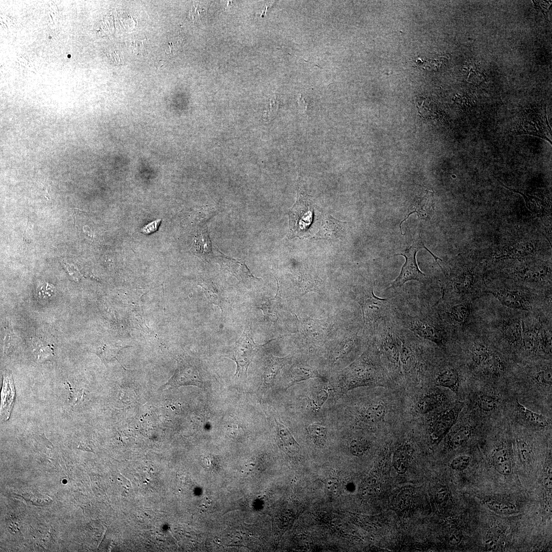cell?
I'll use <instances>...</instances> for the list:
<instances>
[{
	"label": "cell",
	"instance_id": "50",
	"mask_svg": "<svg viewBox=\"0 0 552 552\" xmlns=\"http://www.w3.org/2000/svg\"><path fill=\"white\" fill-rule=\"evenodd\" d=\"M161 219L152 221L142 228L141 232L145 234H149L155 232L159 225Z\"/></svg>",
	"mask_w": 552,
	"mask_h": 552
},
{
	"label": "cell",
	"instance_id": "44",
	"mask_svg": "<svg viewBox=\"0 0 552 552\" xmlns=\"http://www.w3.org/2000/svg\"><path fill=\"white\" fill-rule=\"evenodd\" d=\"M55 293L54 286L48 283H45L38 287L36 294L38 298L41 301L50 299Z\"/></svg>",
	"mask_w": 552,
	"mask_h": 552
},
{
	"label": "cell",
	"instance_id": "27",
	"mask_svg": "<svg viewBox=\"0 0 552 552\" xmlns=\"http://www.w3.org/2000/svg\"><path fill=\"white\" fill-rule=\"evenodd\" d=\"M201 285L209 301L212 304L219 306L223 311L225 301L220 290L212 281L206 280L201 282Z\"/></svg>",
	"mask_w": 552,
	"mask_h": 552
},
{
	"label": "cell",
	"instance_id": "11",
	"mask_svg": "<svg viewBox=\"0 0 552 552\" xmlns=\"http://www.w3.org/2000/svg\"><path fill=\"white\" fill-rule=\"evenodd\" d=\"M344 222L327 215L322 221L319 231L314 236L315 240H335L339 239L343 232Z\"/></svg>",
	"mask_w": 552,
	"mask_h": 552
},
{
	"label": "cell",
	"instance_id": "20",
	"mask_svg": "<svg viewBox=\"0 0 552 552\" xmlns=\"http://www.w3.org/2000/svg\"><path fill=\"white\" fill-rule=\"evenodd\" d=\"M278 289L275 295L259 307L263 311L264 317L271 321H276L279 317L282 306L279 290V286L277 280Z\"/></svg>",
	"mask_w": 552,
	"mask_h": 552
},
{
	"label": "cell",
	"instance_id": "21",
	"mask_svg": "<svg viewBox=\"0 0 552 552\" xmlns=\"http://www.w3.org/2000/svg\"><path fill=\"white\" fill-rule=\"evenodd\" d=\"M471 434L472 429L469 425H463L458 426L450 433L448 448L451 450L462 446L469 440Z\"/></svg>",
	"mask_w": 552,
	"mask_h": 552
},
{
	"label": "cell",
	"instance_id": "53",
	"mask_svg": "<svg viewBox=\"0 0 552 552\" xmlns=\"http://www.w3.org/2000/svg\"><path fill=\"white\" fill-rule=\"evenodd\" d=\"M461 540V537L459 535L456 534H452L449 537V541L453 544H456L459 542Z\"/></svg>",
	"mask_w": 552,
	"mask_h": 552
},
{
	"label": "cell",
	"instance_id": "40",
	"mask_svg": "<svg viewBox=\"0 0 552 552\" xmlns=\"http://www.w3.org/2000/svg\"><path fill=\"white\" fill-rule=\"evenodd\" d=\"M517 448L519 458L523 464H528L531 461L532 450L530 445L523 440L518 439Z\"/></svg>",
	"mask_w": 552,
	"mask_h": 552
},
{
	"label": "cell",
	"instance_id": "31",
	"mask_svg": "<svg viewBox=\"0 0 552 552\" xmlns=\"http://www.w3.org/2000/svg\"><path fill=\"white\" fill-rule=\"evenodd\" d=\"M484 504L490 510L501 515H509L517 513L515 505L512 503L494 499L484 500Z\"/></svg>",
	"mask_w": 552,
	"mask_h": 552
},
{
	"label": "cell",
	"instance_id": "16",
	"mask_svg": "<svg viewBox=\"0 0 552 552\" xmlns=\"http://www.w3.org/2000/svg\"><path fill=\"white\" fill-rule=\"evenodd\" d=\"M493 465L495 470L503 475H510L512 471L511 456L509 448L505 445L495 449L492 456Z\"/></svg>",
	"mask_w": 552,
	"mask_h": 552
},
{
	"label": "cell",
	"instance_id": "37",
	"mask_svg": "<svg viewBox=\"0 0 552 552\" xmlns=\"http://www.w3.org/2000/svg\"><path fill=\"white\" fill-rule=\"evenodd\" d=\"M474 281V272L468 270L464 272L456 281V287L461 292H468L472 288Z\"/></svg>",
	"mask_w": 552,
	"mask_h": 552
},
{
	"label": "cell",
	"instance_id": "12",
	"mask_svg": "<svg viewBox=\"0 0 552 552\" xmlns=\"http://www.w3.org/2000/svg\"><path fill=\"white\" fill-rule=\"evenodd\" d=\"M192 250L196 255L203 260L209 261L213 257L212 243L206 227H202L197 232L195 236Z\"/></svg>",
	"mask_w": 552,
	"mask_h": 552
},
{
	"label": "cell",
	"instance_id": "19",
	"mask_svg": "<svg viewBox=\"0 0 552 552\" xmlns=\"http://www.w3.org/2000/svg\"><path fill=\"white\" fill-rule=\"evenodd\" d=\"M436 385L447 388L457 394L459 387V375L456 370L448 369L439 373L435 378Z\"/></svg>",
	"mask_w": 552,
	"mask_h": 552
},
{
	"label": "cell",
	"instance_id": "39",
	"mask_svg": "<svg viewBox=\"0 0 552 552\" xmlns=\"http://www.w3.org/2000/svg\"><path fill=\"white\" fill-rule=\"evenodd\" d=\"M522 195L525 197L527 207L531 212L537 215H542L546 212V205L541 199L535 197Z\"/></svg>",
	"mask_w": 552,
	"mask_h": 552
},
{
	"label": "cell",
	"instance_id": "48",
	"mask_svg": "<svg viewBox=\"0 0 552 552\" xmlns=\"http://www.w3.org/2000/svg\"><path fill=\"white\" fill-rule=\"evenodd\" d=\"M341 483L339 477H330L327 480V489L333 493L340 492Z\"/></svg>",
	"mask_w": 552,
	"mask_h": 552
},
{
	"label": "cell",
	"instance_id": "43",
	"mask_svg": "<svg viewBox=\"0 0 552 552\" xmlns=\"http://www.w3.org/2000/svg\"><path fill=\"white\" fill-rule=\"evenodd\" d=\"M501 535V530L497 527L490 529L485 538L486 547L489 549H493L496 547Z\"/></svg>",
	"mask_w": 552,
	"mask_h": 552
},
{
	"label": "cell",
	"instance_id": "34",
	"mask_svg": "<svg viewBox=\"0 0 552 552\" xmlns=\"http://www.w3.org/2000/svg\"><path fill=\"white\" fill-rule=\"evenodd\" d=\"M308 431L314 444L318 447H324L327 439L326 427L317 423H313L308 426Z\"/></svg>",
	"mask_w": 552,
	"mask_h": 552
},
{
	"label": "cell",
	"instance_id": "5",
	"mask_svg": "<svg viewBox=\"0 0 552 552\" xmlns=\"http://www.w3.org/2000/svg\"><path fill=\"white\" fill-rule=\"evenodd\" d=\"M463 407V403H457L436 418L433 422L431 432L434 442H439L449 432L455 424Z\"/></svg>",
	"mask_w": 552,
	"mask_h": 552
},
{
	"label": "cell",
	"instance_id": "2",
	"mask_svg": "<svg viewBox=\"0 0 552 552\" xmlns=\"http://www.w3.org/2000/svg\"><path fill=\"white\" fill-rule=\"evenodd\" d=\"M260 347L261 346L254 342L250 326L246 324L229 357L237 365L235 377L240 379L246 378L248 366Z\"/></svg>",
	"mask_w": 552,
	"mask_h": 552
},
{
	"label": "cell",
	"instance_id": "30",
	"mask_svg": "<svg viewBox=\"0 0 552 552\" xmlns=\"http://www.w3.org/2000/svg\"><path fill=\"white\" fill-rule=\"evenodd\" d=\"M477 407L484 412H490L496 410L500 405V400L497 396L490 393H482L476 399Z\"/></svg>",
	"mask_w": 552,
	"mask_h": 552
},
{
	"label": "cell",
	"instance_id": "10",
	"mask_svg": "<svg viewBox=\"0 0 552 552\" xmlns=\"http://www.w3.org/2000/svg\"><path fill=\"white\" fill-rule=\"evenodd\" d=\"M433 193L428 191L422 195L416 197L409 208L407 216L400 224L401 230V224L413 213L417 212L422 219H427L430 217L434 210Z\"/></svg>",
	"mask_w": 552,
	"mask_h": 552
},
{
	"label": "cell",
	"instance_id": "6",
	"mask_svg": "<svg viewBox=\"0 0 552 552\" xmlns=\"http://www.w3.org/2000/svg\"><path fill=\"white\" fill-rule=\"evenodd\" d=\"M217 251L218 255L214 257L215 260L221 268L226 270L238 280L246 283L258 279L251 273L244 261L227 256L218 249Z\"/></svg>",
	"mask_w": 552,
	"mask_h": 552
},
{
	"label": "cell",
	"instance_id": "47",
	"mask_svg": "<svg viewBox=\"0 0 552 552\" xmlns=\"http://www.w3.org/2000/svg\"><path fill=\"white\" fill-rule=\"evenodd\" d=\"M401 360L404 369L408 370L412 365V357L410 351L406 348H403L402 350Z\"/></svg>",
	"mask_w": 552,
	"mask_h": 552
},
{
	"label": "cell",
	"instance_id": "22",
	"mask_svg": "<svg viewBox=\"0 0 552 552\" xmlns=\"http://www.w3.org/2000/svg\"><path fill=\"white\" fill-rule=\"evenodd\" d=\"M386 413V407L381 403H377L370 405L363 409L360 413V417L364 422L374 424L381 421Z\"/></svg>",
	"mask_w": 552,
	"mask_h": 552
},
{
	"label": "cell",
	"instance_id": "38",
	"mask_svg": "<svg viewBox=\"0 0 552 552\" xmlns=\"http://www.w3.org/2000/svg\"><path fill=\"white\" fill-rule=\"evenodd\" d=\"M469 314L468 307L464 304H458L453 306L450 312L451 318L460 324L464 323L467 320Z\"/></svg>",
	"mask_w": 552,
	"mask_h": 552
},
{
	"label": "cell",
	"instance_id": "28",
	"mask_svg": "<svg viewBox=\"0 0 552 552\" xmlns=\"http://www.w3.org/2000/svg\"><path fill=\"white\" fill-rule=\"evenodd\" d=\"M516 403L519 412L530 424L540 428L546 427L548 425V421L544 416L530 410L521 404L518 400H516Z\"/></svg>",
	"mask_w": 552,
	"mask_h": 552
},
{
	"label": "cell",
	"instance_id": "36",
	"mask_svg": "<svg viewBox=\"0 0 552 552\" xmlns=\"http://www.w3.org/2000/svg\"><path fill=\"white\" fill-rule=\"evenodd\" d=\"M413 494L409 489H402L398 494L395 505L397 509L401 512L409 509L412 504Z\"/></svg>",
	"mask_w": 552,
	"mask_h": 552
},
{
	"label": "cell",
	"instance_id": "49",
	"mask_svg": "<svg viewBox=\"0 0 552 552\" xmlns=\"http://www.w3.org/2000/svg\"><path fill=\"white\" fill-rule=\"evenodd\" d=\"M435 500L438 503L444 502L448 497V491L446 487L444 486L439 487L435 491Z\"/></svg>",
	"mask_w": 552,
	"mask_h": 552
},
{
	"label": "cell",
	"instance_id": "13",
	"mask_svg": "<svg viewBox=\"0 0 552 552\" xmlns=\"http://www.w3.org/2000/svg\"><path fill=\"white\" fill-rule=\"evenodd\" d=\"M446 400V397L443 392L433 391L419 399L416 404L415 410L419 413H426L442 406Z\"/></svg>",
	"mask_w": 552,
	"mask_h": 552
},
{
	"label": "cell",
	"instance_id": "17",
	"mask_svg": "<svg viewBox=\"0 0 552 552\" xmlns=\"http://www.w3.org/2000/svg\"><path fill=\"white\" fill-rule=\"evenodd\" d=\"M14 397L15 390L11 376L7 374L4 379L1 404V417L5 420L9 417Z\"/></svg>",
	"mask_w": 552,
	"mask_h": 552
},
{
	"label": "cell",
	"instance_id": "25",
	"mask_svg": "<svg viewBox=\"0 0 552 552\" xmlns=\"http://www.w3.org/2000/svg\"><path fill=\"white\" fill-rule=\"evenodd\" d=\"M298 277L297 284L302 290L303 294L308 292H317L321 280L316 274L311 271L305 270Z\"/></svg>",
	"mask_w": 552,
	"mask_h": 552
},
{
	"label": "cell",
	"instance_id": "1",
	"mask_svg": "<svg viewBox=\"0 0 552 552\" xmlns=\"http://www.w3.org/2000/svg\"><path fill=\"white\" fill-rule=\"evenodd\" d=\"M379 382L374 367L359 360L341 372L334 389L340 396L359 386L379 385Z\"/></svg>",
	"mask_w": 552,
	"mask_h": 552
},
{
	"label": "cell",
	"instance_id": "26",
	"mask_svg": "<svg viewBox=\"0 0 552 552\" xmlns=\"http://www.w3.org/2000/svg\"><path fill=\"white\" fill-rule=\"evenodd\" d=\"M471 353L472 360L477 366L487 368L493 353L486 345L479 342L474 343Z\"/></svg>",
	"mask_w": 552,
	"mask_h": 552
},
{
	"label": "cell",
	"instance_id": "33",
	"mask_svg": "<svg viewBox=\"0 0 552 552\" xmlns=\"http://www.w3.org/2000/svg\"><path fill=\"white\" fill-rule=\"evenodd\" d=\"M524 350L531 353L537 352L540 346V334L534 330L523 332L522 342Z\"/></svg>",
	"mask_w": 552,
	"mask_h": 552
},
{
	"label": "cell",
	"instance_id": "35",
	"mask_svg": "<svg viewBox=\"0 0 552 552\" xmlns=\"http://www.w3.org/2000/svg\"><path fill=\"white\" fill-rule=\"evenodd\" d=\"M534 381L539 386L551 389V367L547 366L538 371L534 376Z\"/></svg>",
	"mask_w": 552,
	"mask_h": 552
},
{
	"label": "cell",
	"instance_id": "45",
	"mask_svg": "<svg viewBox=\"0 0 552 552\" xmlns=\"http://www.w3.org/2000/svg\"><path fill=\"white\" fill-rule=\"evenodd\" d=\"M471 461V458L469 455H461L453 459L450 463V467L455 470L463 471L468 467Z\"/></svg>",
	"mask_w": 552,
	"mask_h": 552
},
{
	"label": "cell",
	"instance_id": "18",
	"mask_svg": "<svg viewBox=\"0 0 552 552\" xmlns=\"http://www.w3.org/2000/svg\"><path fill=\"white\" fill-rule=\"evenodd\" d=\"M413 451L411 445L408 443L396 450L393 455V466L398 473L403 474L407 471Z\"/></svg>",
	"mask_w": 552,
	"mask_h": 552
},
{
	"label": "cell",
	"instance_id": "7",
	"mask_svg": "<svg viewBox=\"0 0 552 552\" xmlns=\"http://www.w3.org/2000/svg\"><path fill=\"white\" fill-rule=\"evenodd\" d=\"M165 385L174 387L193 385L203 388L204 383L195 367L188 363H181L174 375Z\"/></svg>",
	"mask_w": 552,
	"mask_h": 552
},
{
	"label": "cell",
	"instance_id": "3",
	"mask_svg": "<svg viewBox=\"0 0 552 552\" xmlns=\"http://www.w3.org/2000/svg\"><path fill=\"white\" fill-rule=\"evenodd\" d=\"M422 248L426 249L434 258L436 262L439 265L441 269L442 268L437 261V260H442L433 255L424 244L421 239L419 237L415 240L412 245L406 249L404 251L396 255H402L405 257L406 261L403 265L399 275L394 281L389 288L399 287L403 285L406 282L410 280H417L423 282L425 280L426 274L423 273L419 269L416 261V254L417 251Z\"/></svg>",
	"mask_w": 552,
	"mask_h": 552
},
{
	"label": "cell",
	"instance_id": "55",
	"mask_svg": "<svg viewBox=\"0 0 552 552\" xmlns=\"http://www.w3.org/2000/svg\"><path fill=\"white\" fill-rule=\"evenodd\" d=\"M70 55H68V57H71V56H70Z\"/></svg>",
	"mask_w": 552,
	"mask_h": 552
},
{
	"label": "cell",
	"instance_id": "24",
	"mask_svg": "<svg viewBox=\"0 0 552 552\" xmlns=\"http://www.w3.org/2000/svg\"><path fill=\"white\" fill-rule=\"evenodd\" d=\"M548 272L547 268L544 266L522 267L516 269L514 274L521 280L535 281L542 280Z\"/></svg>",
	"mask_w": 552,
	"mask_h": 552
},
{
	"label": "cell",
	"instance_id": "54",
	"mask_svg": "<svg viewBox=\"0 0 552 552\" xmlns=\"http://www.w3.org/2000/svg\"><path fill=\"white\" fill-rule=\"evenodd\" d=\"M298 103H299V106H300V109H302V111L305 110V107H304V106H305V105L304 102L303 101V99L301 97H300V98H299Z\"/></svg>",
	"mask_w": 552,
	"mask_h": 552
},
{
	"label": "cell",
	"instance_id": "14",
	"mask_svg": "<svg viewBox=\"0 0 552 552\" xmlns=\"http://www.w3.org/2000/svg\"><path fill=\"white\" fill-rule=\"evenodd\" d=\"M291 359L289 355L284 357H278L272 355L267 358L264 370V383L267 386L272 385L274 379L280 371Z\"/></svg>",
	"mask_w": 552,
	"mask_h": 552
},
{
	"label": "cell",
	"instance_id": "46",
	"mask_svg": "<svg viewBox=\"0 0 552 552\" xmlns=\"http://www.w3.org/2000/svg\"><path fill=\"white\" fill-rule=\"evenodd\" d=\"M543 479V485L545 492L551 493L552 479H551V459L547 465Z\"/></svg>",
	"mask_w": 552,
	"mask_h": 552
},
{
	"label": "cell",
	"instance_id": "51",
	"mask_svg": "<svg viewBox=\"0 0 552 552\" xmlns=\"http://www.w3.org/2000/svg\"><path fill=\"white\" fill-rule=\"evenodd\" d=\"M543 507L545 513L551 514V493L545 492L543 498Z\"/></svg>",
	"mask_w": 552,
	"mask_h": 552
},
{
	"label": "cell",
	"instance_id": "9",
	"mask_svg": "<svg viewBox=\"0 0 552 552\" xmlns=\"http://www.w3.org/2000/svg\"><path fill=\"white\" fill-rule=\"evenodd\" d=\"M504 306L516 309L527 310L528 301L522 291L503 289L491 292Z\"/></svg>",
	"mask_w": 552,
	"mask_h": 552
},
{
	"label": "cell",
	"instance_id": "15",
	"mask_svg": "<svg viewBox=\"0 0 552 552\" xmlns=\"http://www.w3.org/2000/svg\"><path fill=\"white\" fill-rule=\"evenodd\" d=\"M277 436L282 447L288 453L297 454L300 452V447L288 428L275 419Z\"/></svg>",
	"mask_w": 552,
	"mask_h": 552
},
{
	"label": "cell",
	"instance_id": "52",
	"mask_svg": "<svg viewBox=\"0 0 552 552\" xmlns=\"http://www.w3.org/2000/svg\"><path fill=\"white\" fill-rule=\"evenodd\" d=\"M327 396L328 394L326 391L325 390L319 391L316 396V399L313 401L314 405H315V407L318 408L321 407L327 398Z\"/></svg>",
	"mask_w": 552,
	"mask_h": 552
},
{
	"label": "cell",
	"instance_id": "32",
	"mask_svg": "<svg viewBox=\"0 0 552 552\" xmlns=\"http://www.w3.org/2000/svg\"><path fill=\"white\" fill-rule=\"evenodd\" d=\"M416 323L415 325H413V329L418 333L438 344L443 343V337L441 331L437 328L418 320Z\"/></svg>",
	"mask_w": 552,
	"mask_h": 552
},
{
	"label": "cell",
	"instance_id": "23",
	"mask_svg": "<svg viewBox=\"0 0 552 552\" xmlns=\"http://www.w3.org/2000/svg\"><path fill=\"white\" fill-rule=\"evenodd\" d=\"M534 245L531 242L520 243L502 249L496 256V258H511L523 257L534 251Z\"/></svg>",
	"mask_w": 552,
	"mask_h": 552
},
{
	"label": "cell",
	"instance_id": "8",
	"mask_svg": "<svg viewBox=\"0 0 552 552\" xmlns=\"http://www.w3.org/2000/svg\"><path fill=\"white\" fill-rule=\"evenodd\" d=\"M329 324L325 319L307 318L301 323V328L306 338L315 343L326 340L329 333Z\"/></svg>",
	"mask_w": 552,
	"mask_h": 552
},
{
	"label": "cell",
	"instance_id": "42",
	"mask_svg": "<svg viewBox=\"0 0 552 552\" xmlns=\"http://www.w3.org/2000/svg\"><path fill=\"white\" fill-rule=\"evenodd\" d=\"M316 377H318V375L311 370L306 369L302 367H297L295 368L292 372L291 383L290 385H292L296 382H300Z\"/></svg>",
	"mask_w": 552,
	"mask_h": 552
},
{
	"label": "cell",
	"instance_id": "4",
	"mask_svg": "<svg viewBox=\"0 0 552 552\" xmlns=\"http://www.w3.org/2000/svg\"><path fill=\"white\" fill-rule=\"evenodd\" d=\"M299 192L296 203L288 212L289 226L288 237H303L312 219V208L310 196Z\"/></svg>",
	"mask_w": 552,
	"mask_h": 552
},
{
	"label": "cell",
	"instance_id": "41",
	"mask_svg": "<svg viewBox=\"0 0 552 552\" xmlns=\"http://www.w3.org/2000/svg\"><path fill=\"white\" fill-rule=\"evenodd\" d=\"M370 444L364 439H356L352 441L350 445V451L355 456H360L368 450Z\"/></svg>",
	"mask_w": 552,
	"mask_h": 552
},
{
	"label": "cell",
	"instance_id": "29",
	"mask_svg": "<svg viewBox=\"0 0 552 552\" xmlns=\"http://www.w3.org/2000/svg\"><path fill=\"white\" fill-rule=\"evenodd\" d=\"M523 330L521 322L511 321L507 323L503 328V334L506 340L512 344L522 342Z\"/></svg>",
	"mask_w": 552,
	"mask_h": 552
}]
</instances>
